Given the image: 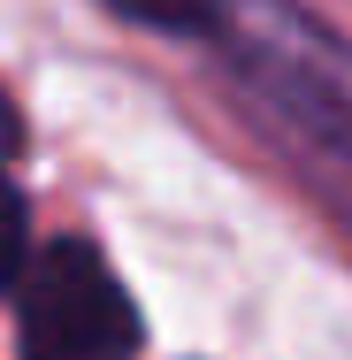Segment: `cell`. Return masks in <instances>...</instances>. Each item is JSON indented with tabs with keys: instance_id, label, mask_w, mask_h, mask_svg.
<instances>
[{
	"instance_id": "6da1fadb",
	"label": "cell",
	"mask_w": 352,
	"mask_h": 360,
	"mask_svg": "<svg viewBox=\"0 0 352 360\" xmlns=\"http://www.w3.org/2000/svg\"><path fill=\"white\" fill-rule=\"evenodd\" d=\"M207 46L314 184L352 215V39L322 31L299 0H222Z\"/></svg>"
},
{
	"instance_id": "7a4b0ae2",
	"label": "cell",
	"mask_w": 352,
	"mask_h": 360,
	"mask_svg": "<svg viewBox=\"0 0 352 360\" xmlns=\"http://www.w3.org/2000/svg\"><path fill=\"white\" fill-rule=\"evenodd\" d=\"M23 360H138V307L92 245L54 238L23 276Z\"/></svg>"
},
{
	"instance_id": "3957f363",
	"label": "cell",
	"mask_w": 352,
	"mask_h": 360,
	"mask_svg": "<svg viewBox=\"0 0 352 360\" xmlns=\"http://www.w3.org/2000/svg\"><path fill=\"white\" fill-rule=\"evenodd\" d=\"M107 8L145 23V31H176V39H207L222 15V0H107Z\"/></svg>"
},
{
	"instance_id": "277c9868",
	"label": "cell",
	"mask_w": 352,
	"mask_h": 360,
	"mask_svg": "<svg viewBox=\"0 0 352 360\" xmlns=\"http://www.w3.org/2000/svg\"><path fill=\"white\" fill-rule=\"evenodd\" d=\"M15 269H23V200H15V184L0 176V291L15 284Z\"/></svg>"
},
{
	"instance_id": "5b68a950",
	"label": "cell",
	"mask_w": 352,
	"mask_h": 360,
	"mask_svg": "<svg viewBox=\"0 0 352 360\" xmlns=\"http://www.w3.org/2000/svg\"><path fill=\"white\" fill-rule=\"evenodd\" d=\"M8 153H15V108L0 100V161H8Z\"/></svg>"
}]
</instances>
